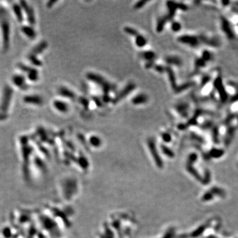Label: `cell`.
I'll return each instance as SVG.
<instances>
[{"instance_id": "cell-1", "label": "cell", "mask_w": 238, "mask_h": 238, "mask_svg": "<svg viewBox=\"0 0 238 238\" xmlns=\"http://www.w3.org/2000/svg\"><path fill=\"white\" fill-rule=\"evenodd\" d=\"M177 41L180 45L185 46L187 48L199 49L203 44L202 32L196 33L190 31L180 32L177 38Z\"/></svg>"}, {"instance_id": "cell-2", "label": "cell", "mask_w": 238, "mask_h": 238, "mask_svg": "<svg viewBox=\"0 0 238 238\" xmlns=\"http://www.w3.org/2000/svg\"><path fill=\"white\" fill-rule=\"evenodd\" d=\"M11 26L8 17L4 14L0 15V42L2 48L4 52L9 49L11 42Z\"/></svg>"}, {"instance_id": "cell-3", "label": "cell", "mask_w": 238, "mask_h": 238, "mask_svg": "<svg viewBox=\"0 0 238 238\" xmlns=\"http://www.w3.org/2000/svg\"><path fill=\"white\" fill-rule=\"evenodd\" d=\"M86 77L89 81L96 83L101 88L103 91V96H109V93L110 91H114L116 89L115 84H113L108 80L97 73L90 72L86 75Z\"/></svg>"}, {"instance_id": "cell-4", "label": "cell", "mask_w": 238, "mask_h": 238, "mask_svg": "<svg viewBox=\"0 0 238 238\" xmlns=\"http://www.w3.org/2000/svg\"><path fill=\"white\" fill-rule=\"evenodd\" d=\"M13 97V89L6 86L3 89L2 97L0 99V117H7V113L10 108Z\"/></svg>"}, {"instance_id": "cell-5", "label": "cell", "mask_w": 238, "mask_h": 238, "mask_svg": "<svg viewBox=\"0 0 238 238\" xmlns=\"http://www.w3.org/2000/svg\"><path fill=\"white\" fill-rule=\"evenodd\" d=\"M18 68L20 70H21L23 72L25 73L27 76V78L32 82H36L38 81L39 78V71L34 68H31L29 66L23 64L22 63H20L17 65Z\"/></svg>"}, {"instance_id": "cell-6", "label": "cell", "mask_w": 238, "mask_h": 238, "mask_svg": "<svg viewBox=\"0 0 238 238\" xmlns=\"http://www.w3.org/2000/svg\"><path fill=\"white\" fill-rule=\"evenodd\" d=\"M136 88V85L134 83H129L127 84L125 88L122 89L120 92H119L118 94H117L115 98L112 99V102L113 104H116L119 102H120V100H122L123 99H125L126 97L128 96L130 93H131Z\"/></svg>"}, {"instance_id": "cell-7", "label": "cell", "mask_w": 238, "mask_h": 238, "mask_svg": "<svg viewBox=\"0 0 238 238\" xmlns=\"http://www.w3.org/2000/svg\"><path fill=\"white\" fill-rule=\"evenodd\" d=\"M19 3L22 7L23 12L26 15V19H27V21L29 23V25L33 26L35 24L36 19H35V11L34 9L32 8V7L29 5V3L25 1H21Z\"/></svg>"}, {"instance_id": "cell-8", "label": "cell", "mask_w": 238, "mask_h": 238, "mask_svg": "<svg viewBox=\"0 0 238 238\" xmlns=\"http://www.w3.org/2000/svg\"><path fill=\"white\" fill-rule=\"evenodd\" d=\"M11 83L18 89L25 90L28 88L25 77L22 74H15L11 78Z\"/></svg>"}, {"instance_id": "cell-9", "label": "cell", "mask_w": 238, "mask_h": 238, "mask_svg": "<svg viewBox=\"0 0 238 238\" xmlns=\"http://www.w3.org/2000/svg\"><path fill=\"white\" fill-rule=\"evenodd\" d=\"M11 10L13 15L15 16V19H17L19 23H23V20H24V12L21 4L19 3H13L11 6Z\"/></svg>"}, {"instance_id": "cell-10", "label": "cell", "mask_w": 238, "mask_h": 238, "mask_svg": "<svg viewBox=\"0 0 238 238\" xmlns=\"http://www.w3.org/2000/svg\"><path fill=\"white\" fill-rule=\"evenodd\" d=\"M165 62L169 66H175V67H181L183 65L182 57L176 54L168 55L165 58Z\"/></svg>"}, {"instance_id": "cell-11", "label": "cell", "mask_w": 238, "mask_h": 238, "mask_svg": "<svg viewBox=\"0 0 238 238\" xmlns=\"http://www.w3.org/2000/svg\"><path fill=\"white\" fill-rule=\"evenodd\" d=\"M23 101L26 104L35 105H42L43 99L37 95H28L23 97Z\"/></svg>"}, {"instance_id": "cell-12", "label": "cell", "mask_w": 238, "mask_h": 238, "mask_svg": "<svg viewBox=\"0 0 238 238\" xmlns=\"http://www.w3.org/2000/svg\"><path fill=\"white\" fill-rule=\"evenodd\" d=\"M21 31L23 34L29 39L33 40L36 38V32L31 25H23L21 29Z\"/></svg>"}, {"instance_id": "cell-13", "label": "cell", "mask_w": 238, "mask_h": 238, "mask_svg": "<svg viewBox=\"0 0 238 238\" xmlns=\"http://www.w3.org/2000/svg\"><path fill=\"white\" fill-rule=\"evenodd\" d=\"M48 46V43L46 42V41H41L40 43H39L38 45H36L34 48H33L31 51L30 52V54H32V55H34L37 56L40 54H41L42 52H43L45 51V50L46 49Z\"/></svg>"}, {"instance_id": "cell-14", "label": "cell", "mask_w": 238, "mask_h": 238, "mask_svg": "<svg viewBox=\"0 0 238 238\" xmlns=\"http://www.w3.org/2000/svg\"><path fill=\"white\" fill-rule=\"evenodd\" d=\"M149 97L145 93H139L132 99V103L134 105H140L146 104L148 102Z\"/></svg>"}, {"instance_id": "cell-15", "label": "cell", "mask_w": 238, "mask_h": 238, "mask_svg": "<svg viewBox=\"0 0 238 238\" xmlns=\"http://www.w3.org/2000/svg\"><path fill=\"white\" fill-rule=\"evenodd\" d=\"M58 92L62 97H66V98L68 99H74L76 97V95L74 92H73L72 90H70V89L63 86L60 87V88L58 89Z\"/></svg>"}, {"instance_id": "cell-16", "label": "cell", "mask_w": 238, "mask_h": 238, "mask_svg": "<svg viewBox=\"0 0 238 238\" xmlns=\"http://www.w3.org/2000/svg\"><path fill=\"white\" fill-rule=\"evenodd\" d=\"M53 105L54 108L60 113H65L68 111V105L66 102L62 101L60 100H56L54 101Z\"/></svg>"}, {"instance_id": "cell-17", "label": "cell", "mask_w": 238, "mask_h": 238, "mask_svg": "<svg viewBox=\"0 0 238 238\" xmlns=\"http://www.w3.org/2000/svg\"><path fill=\"white\" fill-rule=\"evenodd\" d=\"M140 56L144 60H146V62H154L156 58L155 52L151 51V50H146V51L141 52L140 54Z\"/></svg>"}, {"instance_id": "cell-18", "label": "cell", "mask_w": 238, "mask_h": 238, "mask_svg": "<svg viewBox=\"0 0 238 238\" xmlns=\"http://www.w3.org/2000/svg\"><path fill=\"white\" fill-rule=\"evenodd\" d=\"M170 29L173 32H181L182 29V23L179 20L173 19L170 23Z\"/></svg>"}, {"instance_id": "cell-19", "label": "cell", "mask_w": 238, "mask_h": 238, "mask_svg": "<svg viewBox=\"0 0 238 238\" xmlns=\"http://www.w3.org/2000/svg\"><path fill=\"white\" fill-rule=\"evenodd\" d=\"M135 43L137 46H138L140 48H142L144 47V46H145L147 43V39L145 38V36H144L143 35H139L135 37Z\"/></svg>"}, {"instance_id": "cell-20", "label": "cell", "mask_w": 238, "mask_h": 238, "mask_svg": "<svg viewBox=\"0 0 238 238\" xmlns=\"http://www.w3.org/2000/svg\"><path fill=\"white\" fill-rule=\"evenodd\" d=\"M27 58L29 61L31 62L32 65H34L35 66H41L42 65V62L37 58V56L29 54Z\"/></svg>"}, {"instance_id": "cell-21", "label": "cell", "mask_w": 238, "mask_h": 238, "mask_svg": "<svg viewBox=\"0 0 238 238\" xmlns=\"http://www.w3.org/2000/svg\"><path fill=\"white\" fill-rule=\"evenodd\" d=\"M124 31H125V32L126 33H127L128 35L135 36V37H136L137 36L140 35L138 31H137V30H136L134 28L130 27V26H126V27H125V29H124Z\"/></svg>"}, {"instance_id": "cell-22", "label": "cell", "mask_w": 238, "mask_h": 238, "mask_svg": "<svg viewBox=\"0 0 238 238\" xmlns=\"http://www.w3.org/2000/svg\"><path fill=\"white\" fill-rule=\"evenodd\" d=\"M79 102L82 104L85 109H88L89 102L88 99L85 98V97H79Z\"/></svg>"}, {"instance_id": "cell-23", "label": "cell", "mask_w": 238, "mask_h": 238, "mask_svg": "<svg viewBox=\"0 0 238 238\" xmlns=\"http://www.w3.org/2000/svg\"><path fill=\"white\" fill-rule=\"evenodd\" d=\"M147 3V1H139L135 4L134 8H136V9L142 8Z\"/></svg>"}, {"instance_id": "cell-24", "label": "cell", "mask_w": 238, "mask_h": 238, "mask_svg": "<svg viewBox=\"0 0 238 238\" xmlns=\"http://www.w3.org/2000/svg\"><path fill=\"white\" fill-rule=\"evenodd\" d=\"M93 99L94 100L96 105L98 107H102L103 105V100H100L98 97H93Z\"/></svg>"}, {"instance_id": "cell-25", "label": "cell", "mask_w": 238, "mask_h": 238, "mask_svg": "<svg viewBox=\"0 0 238 238\" xmlns=\"http://www.w3.org/2000/svg\"><path fill=\"white\" fill-rule=\"evenodd\" d=\"M91 141L93 144H94V145H97L99 142V140L97 136H92L91 138Z\"/></svg>"}, {"instance_id": "cell-26", "label": "cell", "mask_w": 238, "mask_h": 238, "mask_svg": "<svg viewBox=\"0 0 238 238\" xmlns=\"http://www.w3.org/2000/svg\"><path fill=\"white\" fill-rule=\"evenodd\" d=\"M56 3H57V1H53V0H52V1H49L47 3V8H51L52 7L54 6V5Z\"/></svg>"}]
</instances>
